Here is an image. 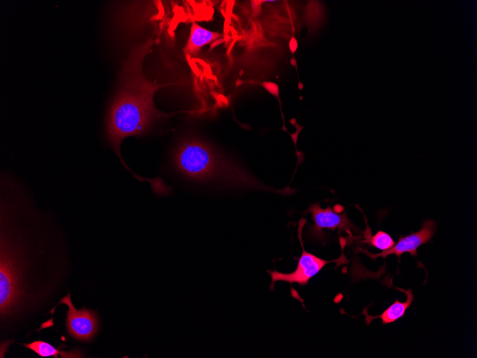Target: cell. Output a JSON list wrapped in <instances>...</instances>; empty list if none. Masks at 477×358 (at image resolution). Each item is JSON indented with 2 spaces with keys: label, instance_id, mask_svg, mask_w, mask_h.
<instances>
[{
  "label": "cell",
  "instance_id": "cell-1",
  "mask_svg": "<svg viewBox=\"0 0 477 358\" xmlns=\"http://www.w3.org/2000/svg\"><path fill=\"white\" fill-rule=\"evenodd\" d=\"M154 44V39L150 38L131 49L121 70L117 91L109 106L105 121L109 144L124 167L139 181L143 177L132 171L121 157L122 141L129 136L146 134L156 122L173 114L161 111L154 103L155 93L169 84L149 81L142 70L144 60Z\"/></svg>",
  "mask_w": 477,
  "mask_h": 358
},
{
  "label": "cell",
  "instance_id": "cell-2",
  "mask_svg": "<svg viewBox=\"0 0 477 358\" xmlns=\"http://www.w3.org/2000/svg\"><path fill=\"white\" fill-rule=\"evenodd\" d=\"M173 161L186 177L199 182H221L251 189L273 190L246 169L221 155L203 139L186 136L175 147Z\"/></svg>",
  "mask_w": 477,
  "mask_h": 358
},
{
  "label": "cell",
  "instance_id": "cell-3",
  "mask_svg": "<svg viewBox=\"0 0 477 358\" xmlns=\"http://www.w3.org/2000/svg\"><path fill=\"white\" fill-rule=\"evenodd\" d=\"M305 224V219H301L297 229L298 238L302 247V253L298 259L296 269L290 273H283L276 270L267 271L271 277L270 285L271 290L276 282H285L289 284L296 283L301 286L306 285L309 279L316 275L328 263L336 262L338 265H340L348 262L343 252L336 259L325 260L306 251L302 241V231Z\"/></svg>",
  "mask_w": 477,
  "mask_h": 358
},
{
  "label": "cell",
  "instance_id": "cell-4",
  "mask_svg": "<svg viewBox=\"0 0 477 358\" xmlns=\"http://www.w3.org/2000/svg\"><path fill=\"white\" fill-rule=\"evenodd\" d=\"M68 307L66 314V329L69 334L80 341L91 340L99 329V320L94 311L82 308L76 309L68 294L59 302Z\"/></svg>",
  "mask_w": 477,
  "mask_h": 358
},
{
  "label": "cell",
  "instance_id": "cell-5",
  "mask_svg": "<svg viewBox=\"0 0 477 358\" xmlns=\"http://www.w3.org/2000/svg\"><path fill=\"white\" fill-rule=\"evenodd\" d=\"M312 215L313 226L311 227L310 234L312 238L323 239V229H340L346 232L350 236L352 232H356V227L351 222L346 213L339 214L334 212L329 205L327 208H321L318 203L311 204L306 210Z\"/></svg>",
  "mask_w": 477,
  "mask_h": 358
},
{
  "label": "cell",
  "instance_id": "cell-6",
  "mask_svg": "<svg viewBox=\"0 0 477 358\" xmlns=\"http://www.w3.org/2000/svg\"><path fill=\"white\" fill-rule=\"evenodd\" d=\"M436 227L434 221L426 219L423 222L420 230L407 236L401 237L398 242L387 250L376 254L370 253L366 249L361 250V252L372 259L378 257L386 258L391 254H396L399 259L401 255L405 252L410 253L411 256H416L417 249L431 240L436 232Z\"/></svg>",
  "mask_w": 477,
  "mask_h": 358
},
{
  "label": "cell",
  "instance_id": "cell-7",
  "mask_svg": "<svg viewBox=\"0 0 477 358\" xmlns=\"http://www.w3.org/2000/svg\"><path fill=\"white\" fill-rule=\"evenodd\" d=\"M396 288L406 294V300L401 302L396 299L379 315L370 316L365 309L362 314L366 317L365 320L367 324H369L373 319L378 318L381 319L383 324H390L396 322L405 314L406 309L411 306L414 299L412 290L411 289L406 290L402 288Z\"/></svg>",
  "mask_w": 477,
  "mask_h": 358
},
{
  "label": "cell",
  "instance_id": "cell-8",
  "mask_svg": "<svg viewBox=\"0 0 477 358\" xmlns=\"http://www.w3.org/2000/svg\"><path fill=\"white\" fill-rule=\"evenodd\" d=\"M219 37H220L219 33L209 31L194 23L191 28L189 38L186 46V52L191 55L196 54L204 46L212 42Z\"/></svg>",
  "mask_w": 477,
  "mask_h": 358
},
{
  "label": "cell",
  "instance_id": "cell-9",
  "mask_svg": "<svg viewBox=\"0 0 477 358\" xmlns=\"http://www.w3.org/2000/svg\"><path fill=\"white\" fill-rule=\"evenodd\" d=\"M24 345L42 357H57L59 354H61V357H78V354L60 350V349L54 347L51 344L40 340L34 341L29 344H24Z\"/></svg>",
  "mask_w": 477,
  "mask_h": 358
},
{
  "label": "cell",
  "instance_id": "cell-10",
  "mask_svg": "<svg viewBox=\"0 0 477 358\" xmlns=\"http://www.w3.org/2000/svg\"><path fill=\"white\" fill-rule=\"evenodd\" d=\"M363 236L365 239L364 243H368L370 246L382 251L390 249L395 244L391 237L383 231L379 230L376 234L372 235L368 226H366Z\"/></svg>",
  "mask_w": 477,
  "mask_h": 358
}]
</instances>
